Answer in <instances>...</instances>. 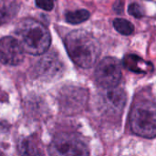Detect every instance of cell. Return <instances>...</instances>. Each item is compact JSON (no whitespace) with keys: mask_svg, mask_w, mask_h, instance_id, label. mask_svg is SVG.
<instances>
[{"mask_svg":"<svg viewBox=\"0 0 156 156\" xmlns=\"http://www.w3.org/2000/svg\"><path fill=\"white\" fill-rule=\"evenodd\" d=\"M65 46L71 60L79 67H92L101 53L100 44L89 32L74 30L67 35Z\"/></svg>","mask_w":156,"mask_h":156,"instance_id":"cell-1","label":"cell"},{"mask_svg":"<svg viewBox=\"0 0 156 156\" xmlns=\"http://www.w3.org/2000/svg\"><path fill=\"white\" fill-rule=\"evenodd\" d=\"M15 33L25 52L31 55L44 54L51 43V37L46 26L32 18L20 21Z\"/></svg>","mask_w":156,"mask_h":156,"instance_id":"cell-2","label":"cell"},{"mask_svg":"<svg viewBox=\"0 0 156 156\" xmlns=\"http://www.w3.org/2000/svg\"><path fill=\"white\" fill-rule=\"evenodd\" d=\"M129 123L132 131L144 138L156 136V103L143 100L135 103L130 112Z\"/></svg>","mask_w":156,"mask_h":156,"instance_id":"cell-3","label":"cell"},{"mask_svg":"<svg viewBox=\"0 0 156 156\" xmlns=\"http://www.w3.org/2000/svg\"><path fill=\"white\" fill-rule=\"evenodd\" d=\"M48 153L51 155H87V145L72 134H58L51 142Z\"/></svg>","mask_w":156,"mask_h":156,"instance_id":"cell-4","label":"cell"},{"mask_svg":"<svg viewBox=\"0 0 156 156\" xmlns=\"http://www.w3.org/2000/svg\"><path fill=\"white\" fill-rule=\"evenodd\" d=\"M95 80L104 89L117 87L122 78L120 61L112 57L103 58L95 69Z\"/></svg>","mask_w":156,"mask_h":156,"instance_id":"cell-5","label":"cell"},{"mask_svg":"<svg viewBox=\"0 0 156 156\" xmlns=\"http://www.w3.org/2000/svg\"><path fill=\"white\" fill-rule=\"evenodd\" d=\"M88 94L86 90L69 87L62 90L59 97L61 108L65 113H78L86 104Z\"/></svg>","mask_w":156,"mask_h":156,"instance_id":"cell-6","label":"cell"},{"mask_svg":"<svg viewBox=\"0 0 156 156\" xmlns=\"http://www.w3.org/2000/svg\"><path fill=\"white\" fill-rule=\"evenodd\" d=\"M25 50L16 38L5 37L0 39V62L5 65L16 66L24 59Z\"/></svg>","mask_w":156,"mask_h":156,"instance_id":"cell-7","label":"cell"},{"mask_svg":"<svg viewBox=\"0 0 156 156\" xmlns=\"http://www.w3.org/2000/svg\"><path fill=\"white\" fill-rule=\"evenodd\" d=\"M122 62L127 69L134 73L146 74L154 70V66L151 62L146 61L134 54H127L123 58Z\"/></svg>","mask_w":156,"mask_h":156,"instance_id":"cell-8","label":"cell"},{"mask_svg":"<svg viewBox=\"0 0 156 156\" xmlns=\"http://www.w3.org/2000/svg\"><path fill=\"white\" fill-rule=\"evenodd\" d=\"M106 92V101L110 105L111 109H112L117 113H122L125 103H126V94L122 90L111 88Z\"/></svg>","mask_w":156,"mask_h":156,"instance_id":"cell-9","label":"cell"},{"mask_svg":"<svg viewBox=\"0 0 156 156\" xmlns=\"http://www.w3.org/2000/svg\"><path fill=\"white\" fill-rule=\"evenodd\" d=\"M90 16V14L88 10L80 9V10L73 11V12H67L65 17H66V21L68 23L77 25V24H80V23L88 20Z\"/></svg>","mask_w":156,"mask_h":156,"instance_id":"cell-10","label":"cell"},{"mask_svg":"<svg viewBox=\"0 0 156 156\" xmlns=\"http://www.w3.org/2000/svg\"><path fill=\"white\" fill-rule=\"evenodd\" d=\"M37 143L36 141H32L31 139L24 140L20 144L19 153L21 154H27V155H35V154H42V152L38 151Z\"/></svg>","mask_w":156,"mask_h":156,"instance_id":"cell-11","label":"cell"},{"mask_svg":"<svg viewBox=\"0 0 156 156\" xmlns=\"http://www.w3.org/2000/svg\"><path fill=\"white\" fill-rule=\"evenodd\" d=\"M113 27L119 33H121L122 35H125V36L131 35L134 30L133 25L130 21L123 19V18L114 19L113 20Z\"/></svg>","mask_w":156,"mask_h":156,"instance_id":"cell-12","label":"cell"},{"mask_svg":"<svg viewBox=\"0 0 156 156\" xmlns=\"http://www.w3.org/2000/svg\"><path fill=\"white\" fill-rule=\"evenodd\" d=\"M128 11H129V14L135 16L136 18H141L143 17L144 16V10L143 8L141 7V5H139L138 4L136 3H133V4H131L129 5V8H128Z\"/></svg>","mask_w":156,"mask_h":156,"instance_id":"cell-13","label":"cell"},{"mask_svg":"<svg viewBox=\"0 0 156 156\" xmlns=\"http://www.w3.org/2000/svg\"><path fill=\"white\" fill-rule=\"evenodd\" d=\"M37 7L46 11H51L54 7V0H35Z\"/></svg>","mask_w":156,"mask_h":156,"instance_id":"cell-14","label":"cell"},{"mask_svg":"<svg viewBox=\"0 0 156 156\" xmlns=\"http://www.w3.org/2000/svg\"><path fill=\"white\" fill-rule=\"evenodd\" d=\"M123 6H124V0H116L113 5V10L117 14H122L123 12Z\"/></svg>","mask_w":156,"mask_h":156,"instance_id":"cell-15","label":"cell"}]
</instances>
